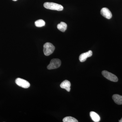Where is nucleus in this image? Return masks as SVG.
I'll use <instances>...</instances> for the list:
<instances>
[{
    "mask_svg": "<svg viewBox=\"0 0 122 122\" xmlns=\"http://www.w3.org/2000/svg\"><path fill=\"white\" fill-rule=\"evenodd\" d=\"M44 6L46 9L58 11H62L63 9L62 5L53 2H45L44 4Z\"/></svg>",
    "mask_w": 122,
    "mask_h": 122,
    "instance_id": "nucleus-1",
    "label": "nucleus"
},
{
    "mask_svg": "<svg viewBox=\"0 0 122 122\" xmlns=\"http://www.w3.org/2000/svg\"><path fill=\"white\" fill-rule=\"evenodd\" d=\"M55 47L50 42H46L44 46V54L46 56H49L52 54L54 51Z\"/></svg>",
    "mask_w": 122,
    "mask_h": 122,
    "instance_id": "nucleus-2",
    "label": "nucleus"
},
{
    "mask_svg": "<svg viewBox=\"0 0 122 122\" xmlns=\"http://www.w3.org/2000/svg\"><path fill=\"white\" fill-rule=\"evenodd\" d=\"M61 65V61L58 59H53L51 61L50 63L47 66L49 70L59 68Z\"/></svg>",
    "mask_w": 122,
    "mask_h": 122,
    "instance_id": "nucleus-3",
    "label": "nucleus"
},
{
    "mask_svg": "<svg viewBox=\"0 0 122 122\" xmlns=\"http://www.w3.org/2000/svg\"><path fill=\"white\" fill-rule=\"evenodd\" d=\"M102 74L103 76L109 81L115 82L118 81V79L117 76L107 71H103L102 72Z\"/></svg>",
    "mask_w": 122,
    "mask_h": 122,
    "instance_id": "nucleus-4",
    "label": "nucleus"
},
{
    "mask_svg": "<svg viewBox=\"0 0 122 122\" xmlns=\"http://www.w3.org/2000/svg\"><path fill=\"white\" fill-rule=\"evenodd\" d=\"M15 83L19 86L25 89L29 88L30 86V83L28 81L20 78L16 79Z\"/></svg>",
    "mask_w": 122,
    "mask_h": 122,
    "instance_id": "nucleus-5",
    "label": "nucleus"
},
{
    "mask_svg": "<svg viewBox=\"0 0 122 122\" xmlns=\"http://www.w3.org/2000/svg\"><path fill=\"white\" fill-rule=\"evenodd\" d=\"M100 13L103 16L107 19H110L112 17V15L111 12L107 8H103L100 11Z\"/></svg>",
    "mask_w": 122,
    "mask_h": 122,
    "instance_id": "nucleus-6",
    "label": "nucleus"
},
{
    "mask_svg": "<svg viewBox=\"0 0 122 122\" xmlns=\"http://www.w3.org/2000/svg\"><path fill=\"white\" fill-rule=\"evenodd\" d=\"M93 52L91 50L89 51L86 52L81 54L79 57V60L81 62H83L86 60L88 57L92 56Z\"/></svg>",
    "mask_w": 122,
    "mask_h": 122,
    "instance_id": "nucleus-7",
    "label": "nucleus"
},
{
    "mask_svg": "<svg viewBox=\"0 0 122 122\" xmlns=\"http://www.w3.org/2000/svg\"><path fill=\"white\" fill-rule=\"evenodd\" d=\"M70 82L68 80H65L63 81L60 85V86L62 89H65L68 92H70L71 90Z\"/></svg>",
    "mask_w": 122,
    "mask_h": 122,
    "instance_id": "nucleus-8",
    "label": "nucleus"
},
{
    "mask_svg": "<svg viewBox=\"0 0 122 122\" xmlns=\"http://www.w3.org/2000/svg\"><path fill=\"white\" fill-rule=\"evenodd\" d=\"M113 100L115 102L119 105L122 104V96L118 94H114L112 96Z\"/></svg>",
    "mask_w": 122,
    "mask_h": 122,
    "instance_id": "nucleus-9",
    "label": "nucleus"
},
{
    "mask_svg": "<svg viewBox=\"0 0 122 122\" xmlns=\"http://www.w3.org/2000/svg\"><path fill=\"white\" fill-rule=\"evenodd\" d=\"M90 116L94 122H99L100 120V118L99 116L94 112H91L90 113Z\"/></svg>",
    "mask_w": 122,
    "mask_h": 122,
    "instance_id": "nucleus-10",
    "label": "nucleus"
},
{
    "mask_svg": "<svg viewBox=\"0 0 122 122\" xmlns=\"http://www.w3.org/2000/svg\"><path fill=\"white\" fill-rule=\"evenodd\" d=\"M57 28L60 31L65 32L67 29V25L65 22H61L57 25Z\"/></svg>",
    "mask_w": 122,
    "mask_h": 122,
    "instance_id": "nucleus-11",
    "label": "nucleus"
},
{
    "mask_svg": "<svg viewBox=\"0 0 122 122\" xmlns=\"http://www.w3.org/2000/svg\"><path fill=\"white\" fill-rule=\"evenodd\" d=\"M63 122H78V121L75 118L71 116L66 117L63 119Z\"/></svg>",
    "mask_w": 122,
    "mask_h": 122,
    "instance_id": "nucleus-12",
    "label": "nucleus"
},
{
    "mask_svg": "<svg viewBox=\"0 0 122 122\" xmlns=\"http://www.w3.org/2000/svg\"><path fill=\"white\" fill-rule=\"evenodd\" d=\"M35 26L38 27H41L45 25V22L44 20H39L36 21L35 22Z\"/></svg>",
    "mask_w": 122,
    "mask_h": 122,
    "instance_id": "nucleus-13",
    "label": "nucleus"
},
{
    "mask_svg": "<svg viewBox=\"0 0 122 122\" xmlns=\"http://www.w3.org/2000/svg\"><path fill=\"white\" fill-rule=\"evenodd\" d=\"M119 122H122V119H120V120H119Z\"/></svg>",
    "mask_w": 122,
    "mask_h": 122,
    "instance_id": "nucleus-14",
    "label": "nucleus"
},
{
    "mask_svg": "<svg viewBox=\"0 0 122 122\" xmlns=\"http://www.w3.org/2000/svg\"><path fill=\"white\" fill-rule=\"evenodd\" d=\"M13 1H16L17 0H13Z\"/></svg>",
    "mask_w": 122,
    "mask_h": 122,
    "instance_id": "nucleus-15",
    "label": "nucleus"
}]
</instances>
